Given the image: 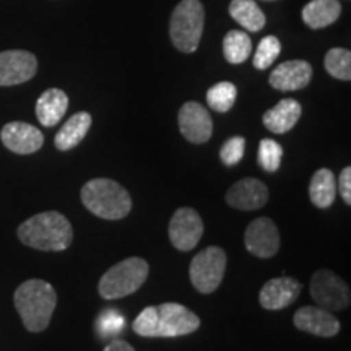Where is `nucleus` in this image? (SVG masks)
Listing matches in <instances>:
<instances>
[{"instance_id": "1", "label": "nucleus", "mask_w": 351, "mask_h": 351, "mask_svg": "<svg viewBox=\"0 0 351 351\" xmlns=\"http://www.w3.org/2000/svg\"><path fill=\"white\" fill-rule=\"evenodd\" d=\"M19 238L25 245L38 251L60 252L72 244L73 230L62 213L43 212L21 223Z\"/></svg>"}, {"instance_id": "2", "label": "nucleus", "mask_w": 351, "mask_h": 351, "mask_svg": "<svg viewBox=\"0 0 351 351\" xmlns=\"http://www.w3.org/2000/svg\"><path fill=\"white\" fill-rule=\"evenodd\" d=\"M13 300L26 330H46L57 306V293L51 283L38 278L28 280L16 288Z\"/></svg>"}, {"instance_id": "3", "label": "nucleus", "mask_w": 351, "mask_h": 351, "mask_svg": "<svg viewBox=\"0 0 351 351\" xmlns=\"http://www.w3.org/2000/svg\"><path fill=\"white\" fill-rule=\"evenodd\" d=\"M80 195L88 212L103 219H122L132 210L130 194L112 179H91L82 187Z\"/></svg>"}, {"instance_id": "4", "label": "nucleus", "mask_w": 351, "mask_h": 351, "mask_svg": "<svg viewBox=\"0 0 351 351\" xmlns=\"http://www.w3.org/2000/svg\"><path fill=\"white\" fill-rule=\"evenodd\" d=\"M150 267L145 258L129 257L112 265L101 276L98 291L104 300H121L135 293L147 282Z\"/></svg>"}, {"instance_id": "5", "label": "nucleus", "mask_w": 351, "mask_h": 351, "mask_svg": "<svg viewBox=\"0 0 351 351\" xmlns=\"http://www.w3.org/2000/svg\"><path fill=\"white\" fill-rule=\"evenodd\" d=\"M204 5L200 0H181L171 15L169 34L176 49L186 54L197 51L204 33Z\"/></svg>"}, {"instance_id": "6", "label": "nucleus", "mask_w": 351, "mask_h": 351, "mask_svg": "<svg viewBox=\"0 0 351 351\" xmlns=\"http://www.w3.org/2000/svg\"><path fill=\"white\" fill-rule=\"evenodd\" d=\"M226 270V254L221 247H207L192 258L189 275L197 291L210 295L223 282Z\"/></svg>"}, {"instance_id": "7", "label": "nucleus", "mask_w": 351, "mask_h": 351, "mask_svg": "<svg viewBox=\"0 0 351 351\" xmlns=\"http://www.w3.org/2000/svg\"><path fill=\"white\" fill-rule=\"evenodd\" d=\"M311 296L319 307L330 311V313L343 311L350 306L348 285L330 270H319L313 275Z\"/></svg>"}, {"instance_id": "8", "label": "nucleus", "mask_w": 351, "mask_h": 351, "mask_svg": "<svg viewBox=\"0 0 351 351\" xmlns=\"http://www.w3.org/2000/svg\"><path fill=\"white\" fill-rule=\"evenodd\" d=\"M158 307V330L156 337L174 339L189 335L200 327V319L195 313L178 302H163Z\"/></svg>"}, {"instance_id": "9", "label": "nucleus", "mask_w": 351, "mask_h": 351, "mask_svg": "<svg viewBox=\"0 0 351 351\" xmlns=\"http://www.w3.org/2000/svg\"><path fill=\"white\" fill-rule=\"evenodd\" d=\"M204 234V221L194 208L176 210L169 221V239L178 251H192Z\"/></svg>"}, {"instance_id": "10", "label": "nucleus", "mask_w": 351, "mask_h": 351, "mask_svg": "<svg viewBox=\"0 0 351 351\" xmlns=\"http://www.w3.org/2000/svg\"><path fill=\"white\" fill-rule=\"evenodd\" d=\"M245 249L252 256L261 258H270L280 251V232L278 228L270 218L261 217L254 219L247 226L244 234Z\"/></svg>"}, {"instance_id": "11", "label": "nucleus", "mask_w": 351, "mask_h": 351, "mask_svg": "<svg viewBox=\"0 0 351 351\" xmlns=\"http://www.w3.org/2000/svg\"><path fill=\"white\" fill-rule=\"evenodd\" d=\"M38 60L28 51L0 52V86L25 83L36 75Z\"/></svg>"}, {"instance_id": "12", "label": "nucleus", "mask_w": 351, "mask_h": 351, "mask_svg": "<svg viewBox=\"0 0 351 351\" xmlns=\"http://www.w3.org/2000/svg\"><path fill=\"white\" fill-rule=\"evenodd\" d=\"M179 129L187 142L195 145L205 143L212 137V116L202 104L189 101L179 111Z\"/></svg>"}, {"instance_id": "13", "label": "nucleus", "mask_w": 351, "mask_h": 351, "mask_svg": "<svg viewBox=\"0 0 351 351\" xmlns=\"http://www.w3.org/2000/svg\"><path fill=\"white\" fill-rule=\"evenodd\" d=\"M0 138L8 150L16 155H32L44 143L43 132L26 122H8L0 132Z\"/></svg>"}, {"instance_id": "14", "label": "nucleus", "mask_w": 351, "mask_h": 351, "mask_svg": "<svg viewBox=\"0 0 351 351\" xmlns=\"http://www.w3.org/2000/svg\"><path fill=\"white\" fill-rule=\"evenodd\" d=\"M293 322L300 330L324 339L335 337L340 332V320L330 311L319 306H304L298 309Z\"/></svg>"}, {"instance_id": "15", "label": "nucleus", "mask_w": 351, "mask_h": 351, "mask_svg": "<svg viewBox=\"0 0 351 351\" xmlns=\"http://www.w3.org/2000/svg\"><path fill=\"white\" fill-rule=\"evenodd\" d=\"M226 202L236 210H258L269 202V189L256 178L241 179L226 192Z\"/></svg>"}, {"instance_id": "16", "label": "nucleus", "mask_w": 351, "mask_h": 351, "mask_svg": "<svg viewBox=\"0 0 351 351\" xmlns=\"http://www.w3.org/2000/svg\"><path fill=\"white\" fill-rule=\"evenodd\" d=\"M302 289V285L295 278L289 276H280V278H271L263 285L258 295L262 307L269 311H280L288 307L296 301Z\"/></svg>"}, {"instance_id": "17", "label": "nucleus", "mask_w": 351, "mask_h": 351, "mask_svg": "<svg viewBox=\"0 0 351 351\" xmlns=\"http://www.w3.org/2000/svg\"><path fill=\"white\" fill-rule=\"evenodd\" d=\"M313 67L306 60H288L270 73V85L278 91H298L309 85Z\"/></svg>"}, {"instance_id": "18", "label": "nucleus", "mask_w": 351, "mask_h": 351, "mask_svg": "<svg viewBox=\"0 0 351 351\" xmlns=\"http://www.w3.org/2000/svg\"><path fill=\"white\" fill-rule=\"evenodd\" d=\"M301 112V104L296 99H282L276 106L263 114V125L274 134H287L298 124Z\"/></svg>"}, {"instance_id": "19", "label": "nucleus", "mask_w": 351, "mask_h": 351, "mask_svg": "<svg viewBox=\"0 0 351 351\" xmlns=\"http://www.w3.org/2000/svg\"><path fill=\"white\" fill-rule=\"evenodd\" d=\"M69 108V96L64 93L59 88H51L46 90L39 96L36 103V116L38 121L41 122L44 127H54L59 124L67 112Z\"/></svg>"}, {"instance_id": "20", "label": "nucleus", "mask_w": 351, "mask_h": 351, "mask_svg": "<svg viewBox=\"0 0 351 351\" xmlns=\"http://www.w3.org/2000/svg\"><path fill=\"white\" fill-rule=\"evenodd\" d=\"M91 127V116L85 111L73 114L65 124L57 132L54 143L60 152H67L75 148L83 138L86 137Z\"/></svg>"}, {"instance_id": "21", "label": "nucleus", "mask_w": 351, "mask_h": 351, "mask_svg": "<svg viewBox=\"0 0 351 351\" xmlns=\"http://www.w3.org/2000/svg\"><path fill=\"white\" fill-rule=\"evenodd\" d=\"M341 5L339 0H311L302 8V21L313 29L326 28L339 20Z\"/></svg>"}, {"instance_id": "22", "label": "nucleus", "mask_w": 351, "mask_h": 351, "mask_svg": "<svg viewBox=\"0 0 351 351\" xmlns=\"http://www.w3.org/2000/svg\"><path fill=\"white\" fill-rule=\"evenodd\" d=\"M337 195V182L335 176L330 169H317L311 179L309 184V197L311 202L317 208L326 210L332 207Z\"/></svg>"}, {"instance_id": "23", "label": "nucleus", "mask_w": 351, "mask_h": 351, "mask_svg": "<svg viewBox=\"0 0 351 351\" xmlns=\"http://www.w3.org/2000/svg\"><path fill=\"white\" fill-rule=\"evenodd\" d=\"M230 13L247 32H261L265 26V15L257 5L256 0H232Z\"/></svg>"}, {"instance_id": "24", "label": "nucleus", "mask_w": 351, "mask_h": 351, "mask_svg": "<svg viewBox=\"0 0 351 351\" xmlns=\"http://www.w3.org/2000/svg\"><path fill=\"white\" fill-rule=\"evenodd\" d=\"M223 52L225 59L232 65L243 64L252 52V41L244 32L232 29L223 39Z\"/></svg>"}, {"instance_id": "25", "label": "nucleus", "mask_w": 351, "mask_h": 351, "mask_svg": "<svg viewBox=\"0 0 351 351\" xmlns=\"http://www.w3.org/2000/svg\"><path fill=\"white\" fill-rule=\"evenodd\" d=\"M238 98V88L231 82H219L207 91L208 106L217 112H228L234 106Z\"/></svg>"}, {"instance_id": "26", "label": "nucleus", "mask_w": 351, "mask_h": 351, "mask_svg": "<svg viewBox=\"0 0 351 351\" xmlns=\"http://www.w3.org/2000/svg\"><path fill=\"white\" fill-rule=\"evenodd\" d=\"M326 70L337 80H351V52L341 47H333L326 56Z\"/></svg>"}, {"instance_id": "27", "label": "nucleus", "mask_w": 351, "mask_h": 351, "mask_svg": "<svg viewBox=\"0 0 351 351\" xmlns=\"http://www.w3.org/2000/svg\"><path fill=\"white\" fill-rule=\"evenodd\" d=\"M283 148L282 145L271 138H263L258 145L257 161L267 173H275L282 166Z\"/></svg>"}, {"instance_id": "28", "label": "nucleus", "mask_w": 351, "mask_h": 351, "mask_svg": "<svg viewBox=\"0 0 351 351\" xmlns=\"http://www.w3.org/2000/svg\"><path fill=\"white\" fill-rule=\"evenodd\" d=\"M282 52L280 39L275 36H265L258 43L256 54H254V67L258 70L269 69L275 62L276 57Z\"/></svg>"}, {"instance_id": "29", "label": "nucleus", "mask_w": 351, "mask_h": 351, "mask_svg": "<svg viewBox=\"0 0 351 351\" xmlns=\"http://www.w3.org/2000/svg\"><path fill=\"white\" fill-rule=\"evenodd\" d=\"M124 327L125 319L122 317V314L117 313L116 309L103 311V313L99 314V317L96 319V332H98L103 339L117 335V333L122 332Z\"/></svg>"}, {"instance_id": "30", "label": "nucleus", "mask_w": 351, "mask_h": 351, "mask_svg": "<svg viewBox=\"0 0 351 351\" xmlns=\"http://www.w3.org/2000/svg\"><path fill=\"white\" fill-rule=\"evenodd\" d=\"M134 332L145 339H156V330H158V307L156 306H148L145 307L137 315V319L134 320Z\"/></svg>"}, {"instance_id": "31", "label": "nucleus", "mask_w": 351, "mask_h": 351, "mask_svg": "<svg viewBox=\"0 0 351 351\" xmlns=\"http://www.w3.org/2000/svg\"><path fill=\"white\" fill-rule=\"evenodd\" d=\"M244 150H245V140L243 137H231L221 147L219 156H221V161L226 166H236L241 160H243Z\"/></svg>"}, {"instance_id": "32", "label": "nucleus", "mask_w": 351, "mask_h": 351, "mask_svg": "<svg viewBox=\"0 0 351 351\" xmlns=\"http://www.w3.org/2000/svg\"><path fill=\"white\" fill-rule=\"evenodd\" d=\"M339 191L341 197H343L345 204L351 205V168L346 166V168L341 171L340 174V181H339Z\"/></svg>"}, {"instance_id": "33", "label": "nucleus", "mask_w": 351, "mask_h": 351, "mask_svg": "<svg viewBox=\"0 0 351 351\" xmlns=\"http://www.w3.org/2000/svg\"><path fill=\"white\" fill-rule=\"evenodd\" d=\"M103 351H135L134 346L124 340H112L104 346Z\"/></svg>"}]
</instances>
